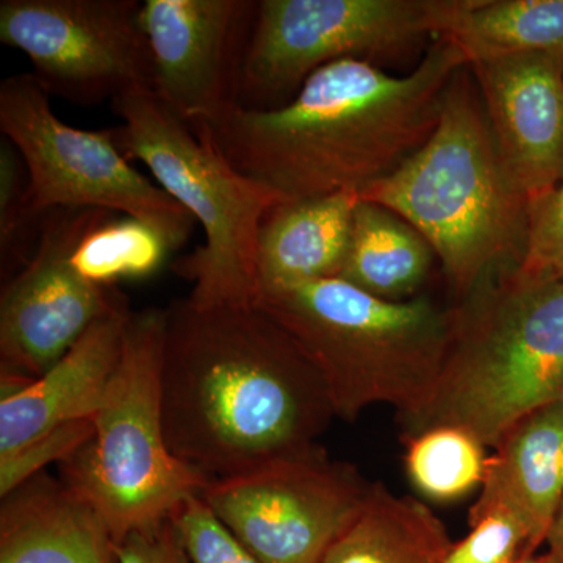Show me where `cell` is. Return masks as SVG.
I'll list each match as a JSON object with an SVG mask.
<instances>
[{"label":"cell","instance_id":"obj_1","mask_svg":"<svg viewBox=\"0 0 563 563\" xmlns=\"http://www.w3.org/2000/svg\"><path fill=\"white\" fill-rule=\"evenodd\" d=\"M166 443L209 483L312 451L332 417L320 377L257 303L166 307Z\"/></svg>","mask_w":563,"mask_h":563},{"label":"cell","instance_id":"obj_2","mask_svg":"<svg viewBox=\"0 0 563 563\" xmlns=\"http://www.w3.org/2000/svg\"><path fill=\"white\" fill-rule=\"evenodd\" d=\"M466 66L440 36L409 76L347 58L314 70L277 109L236 107L214 124L192 125L209 132L233 168L287 201L361 195L429 140L444 92Z\"/></svg>","mask_w":563,"mask_h":563},{"label":"cell","instance_id":"obj_3","mask_svg":"<svg viewBox=\"0 0 563 563\" xmlns=\"http://www.w3.org/2000/svg\"><path fill=\"white\" fill-rule=\"evenodd\" d=\"M463 69L444 92L429 140L358 195L424 236L462 301L496 274L517 268L529 225L528 199L507 173Z\"/></svg>","mask_w":563,"mask_h":563},{"label":"cell","instance_id":"obj_4","mask_svg":"<svg viewBox=\"0 0 563 563\" xmlns=\"http://www.w3.org/2000/svg\"><path fill=\"white\" fill-rule=\"evenodd\" d=\"M320 377L333 415L352 421L377 404L412 420L431 401L454 335L455 310L428 298H374L333 277L255 299Z\"/></svg>","mask_w":563,"mask_h":563},{"label":"cell","instance_id":"obj_5","mask_svg":"<svg viewBox=\"0 0 563 563\" xmlns=\"http://www.w3.org/2000/svg\"><path fill=\"white\" fill-rule=\"evenodd\" d=\"M512 269V268H510ZM507 269L455 310L454 335L413 432L459 426L495 448L563 388V282L529 284Z\"/></svg>","mask_w":563,"mask_h":563},{"label":"cell","instance_id":"obj_6","mask_svg":"<svg viewBox=\"0 0 563 563\" xmlns=\"http://www.w3.org/2000/svg\"><path fill=\"white\" fill-rule=\"evenodd\" d=\"M110 106L122 120L113 129L122 154L144 163L202 228V246L173 263L174 273L192 284L187 298L199 307L254 302L258 231L266 213L287 199L233 168L206 129L154 91L131 92Z\"/></svg>","mask_w":563,"mask_h":563},{"label":"cell","instance_id":"obj_7","mask_svg":"<svg viewBox=\"0 0 563 563\" xmlns=\"http://www.w3.org/2000/svg\"><path fill=\"white\" fill-rule=\"evenodd\" d=\"M166 309L129 313L121 358L87 442L60 462V479L90 504L114 544L172 520L209 481L174 457L162 412Z\"/></svg>","mask_w":563,"mask_h":563},{"label":"cell","instance_id":"obj_8","mask_svg":"<svg viewBox=\"0 0 563 563\" xmlns=\"http://www.w3.org/2000/svg\"><path fill=\"white\" fill-rule=\"evenodd\" d=\"M462 0H258L236 103L273 110L333 62L395 57L446 33Z\"/></svg>","mask_w":563,"mask_h":563},{"label":"cell","instance_id":"obj_9","mask_svg":"<svg viewBox=\"0 0 563 563\" xmlns=\"http://www.w3.org/2000/svg\"><path fill=\"white\" fill-rule=\"evenodd\" d=\"M0 132L25 163L29 198L38 217L57 209L107 210L154 225L176 251L190 239L191 214L133 168L113 129L65 124L32 73L0 84Z\"/></svg>","mask_w":563,"mask_h":563},{"label":"cell","instance_id":"obj_10","mask_svg":"<svg viewBox=\"0 0 563 563\" xmlns=\"http://www.w3.org/2000/svg\"><path fill=\"white\" fill-rule=\"evenodd\" d=\"M140 0H2L0 41L49 96L80 106L154 91Z\"/></svg>","mask_w":563,"mask_h":563},{"label":"cell","instance_id":"obj_11","mask_svg":"<svg viewBox=\"0 0 563 563\" xmlns=\"http://www.w3.org/2000/svg\"><path fill=\"white\" fill-rule=\"evenodd\" d=\"M369 485L320 448L213 481L201 498L262 563H321L361 512Z\"/></svg>","mask_w":563,"mask_h":563},{"label":"cell","instance_id":"obj_12","mask_svg":"<svg viewBox=\"0 0 563 563\" xmlns=\"http://www.w3.org/2000/svg\"><path fill=\"white\" fill-rule=\"evenodd\" d=\"M111 213L57 209L44 214L35 254L3 284L2 376L36 379L57 365L91 325L129 306L120 290L88 280L73 263L81 236Z\"/></svg>","mask_w":563,"mask_h":563},{"label":"cell","instance_id":"obj_13","mask_svg":"<svg viewBox=\"0 0 563 563\" xmlns=\"http://www.w3.org/2000/svg\"><path fill=\"white\" fill-rule=\"evenodd\" d=\"M128 307L91 325L49 372L20 385H2L0 496L9 495L51 462H63L95 428L118 362Z\"/></svg>","mask_w":563,"mask_h":563},{"label":"cell","instance_id":"obj_14","mask_svg":"<svg viewBox=\"0 0 563 563\" xmlns=\"http://www.w3.org/2000/svg\"><path fill=\"white\" fill-rule=\"evenodd\" d=\"M252 0H144L154 92L191 124L211 125L239 107Z\"/></svg>","mask_w":563,"mask_h":563},{"label":"cell","instance_id":"obj_15","mask_svg":"<svg viewBox=\"0 0 563 563\" xmlns=\"http://www.w3.org/2000/svg\"><path fill=\"white\" fill-rule=\"evenodd\" d=\"M468 68L504 166L531 207L563 180V60L509 55Z\"/></svg>","mask_w":563,"mask_h":563},{"label":"cell","instance_id":"obj_16","mask_svg":"<svg viewBox=\"0 0 563 563\" xmlns=\"http://www.w3.org/2000/svg\"><path fill=\"white\" fill-rule=\"evenodd\" d=\"M495 450L470 521L495 510L512 515L528 537L529 558L547 542L563 501L562 407L554 402L529 415Z\"/></svg>","mask_w":563,"mask_h":563},{"label":"cell","instance_id":"obj_17","mask_svg":"<svg viewBox=\"0 0 563 563\" xmlns=\"http://www.w3.org/2000/svg\"><path fill=\"white\" fill-rule=\"evenodd\" d=\"M0 563H117V544L90 504L41 472L2 496Z\"/></svg>","mask_w":563,"mask_h":563},{"label":"cell","instance_id":"obj_18","mask_svg":"<svg viewBox=\"0 0 563 563\" xmlns=\"http://www.w3.org/2000/svg\"><path fill=\"white\" fill-rule=\"evenodd\" d=\"M357 192L285 201L258 231L257 295L340 277L350 251ZM255 302V301H254Z\"/></svg>","mask_w":563,"mask_h":563},{"label":"cell","instance_id":"obj_19","mask_svg":"<svg viewBox=\"0 0 563 563\" xmlns=\"http://www.w3.org/2000/svg\"><path fill=\"white\" fill-rule=\"evenodd\" d=\"M451 544L428 506L376 484L321 563H442Z\"/></svg>","mask_w":563,"mask_h":563},{"label":"cell","instance_id":"obj_20","mask_svg":"<svg viewBox=\"0 0 563 563\" xmlns=\"http://www.w3.org/2000/svg\"><path fill=\"white\" fill-rule=\"evenodd\" d=\"M433 255L409 222L361 199L340 279L384 301H410L424 284Z\"/></svg>","mask_w":563,"mask_h":563},{"label":"cell","instance_id":"obj_21","mask_svg":"<svg viewBox=\"0 0 563 563\" xmlns=\"http://www.w3.org/2000/svg\"><path fill=\"white\" fill-rule=\"evenodd\" d=\"M443 36L468 66L526 54L563 60V0H462Z\"/></svg>","mask_w":563,"mask_h":563},{"label":"cell","instance_id":"obj_22","mask_svg":"<svg viewBox=\"0 0 563 563\" xmlns=\"http://www.w3.org/2000/svg\"><path fill=\"white\" fill-rule=\"evenodd\" d=\"M176 251L168 236L147 222L111 213L81 236L73 263L88 280L114 287L158 272Z\"/></svg>","mask_w":563,"mask_h":563},{"label":"cell","instance_id":"obj_23","mask_svg":"<svg viewBox=\"0 0 563 563\" xmlns=\"http://www.w3.org/2000/svg\"><path fill=\"white\" fill-rule=\"evenodd\" d=\"M485 448L459 426L422 429L407 440V476L426 498L457 501L483 485L488 461Z\"/></svg>","mask_w":563,"mask_h":563},{"label":"cell","instance_id":"obj_24","mask_svg":"<svg viewBox=\"0 0 563 563\" xmlns=\"http://www.w3.org/2000/svg\"><path fill=\"white\" fill-rule=\"evenodd\" d=\"M41 221L29 198V173L20 152L0 144V262L7 280L20 273L35 254Z\"/></svg>","mask_w":563,"mask_h":563},{"label":"cell","instance_id":"obj_25","mask_svg":"<svg viewBox=\"0 0 563 563\" xmlns=\"http://www.w3.org/2000/svg\"><path fill=\"white\" fill-rule=\"evenodd\" d=\"M510 272L529 284L563 282V180L529 207L523 257Z\"/></svg>","mask_w":563,"mask_h":563},{"label":"cell","instance_id":"obj_26","mask_svg":"<svg viewBox=\"0 0 563 563\" xmlns=\"http://www.w3.org/2000/svg\"><path fill=\"white\" fill-rule=\"evenodd\" d=\"M172 521L190 563H262L214 517L201 495L181 504Z\"/></svg>","mask_w":563,"mask_h":563},{"label":"cell","instance_id":"obj_27","mask_svg":"<svg viewBox=\"0 0 563 563\" xmlns=\"http://www.w3.org/2000/svg\"><path fill=\"white\" fill-rule=\"evenodd\" d=\"M528 537L517 518L488 512L470 521V532L453 542L442 563H514L523 559Z\"/></svg>","mask_w":563,"mask_h":563},{"label":"cell","instance_id":"obj_28","mask_svg":"<svg viewBox=\"0 0 563 563\" xmlns=\"http://www.w3.org/2000/svg\"><path fill=\"white\" fill-rule=\"evenodd\" d=\"M117 563H190L173 521L152 531L133 532L117 547Z\"/></svg>","mask_w":563,"mask_h":563},{"label":"cell","instance_id":"obj_29","mask_svg":"<svg viewBox=\"0 0 563 563\" xmlns=\"http://www.w3.org/2000/svg\"><path fill=\"white\" fill-rule=\"evenodd\" d=\"M548 555L554 563H563V501L555 514L553 525L548 532L547 542Z\"/></svg>","mask_w":563,"mask_h":563},{"label":"cell","instance_id":"obj_30","mask_svg":"<svg viewBox=\"0 0 563 563\" xmlns=\"http://www.w3.org/2000/svg\"><path fill=\"white\" fill-rule=\"evenodd\" d=\"M514 563H554L553 559L548 554L543 555H529V558L518 559L517 562Z\"/></svg>","mask_w":563,"mask_h":563},{"label":"cell","instance_id":"obj_31","mask_svg":"<svg viewBox=\"0 0 563 563\" xmlns=\"http://www.w3.org/2000/svg\"><path fill=\"white\" fill-rule=\"evenodd\" d=\"M558 404H559V406H561V407H562V409H563V388H562L561 396H559Z\"/></svg>","mask_w":563,"mask_h":563}]
</instances>
